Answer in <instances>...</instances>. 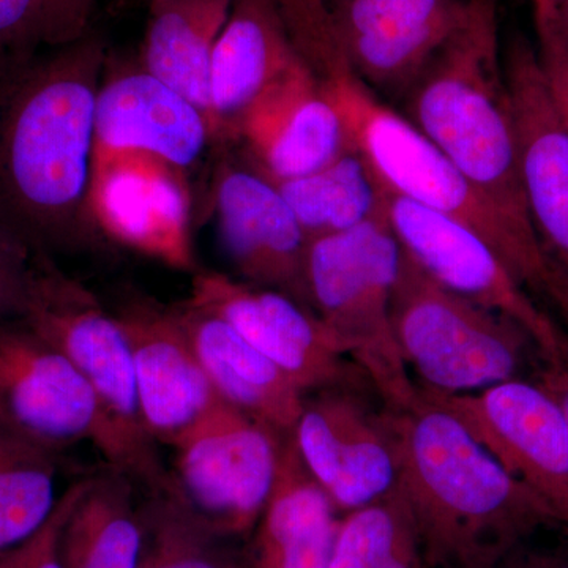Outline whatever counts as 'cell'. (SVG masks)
<instances>
[{
	"label": "cell",
	"instance_id": "603a6c76",
	"mask_svg": "<svg viewBox=\"0 0 568 568\" xmlns=\"http://www.w3.org/2000/svg\"><path fill=\"white\" fill-rule=\"evenodd\" d=\"M260 534L261 568H327L339 521L335 507L283 436L278 469Z\"/></svg>",
	"mask_w": 568,
	"mask_h": 568
},
{
	"label": "cell",
	"instance_id": "4fadbf2b",
	"mask_svg": "<svg viewBox=\"0 0 568 568\" xmlns=\"http://www.w3.org/2000/svg\"><path fill=\"white\" fill-rule=\"evenodd\" d=\"M487 0H332V22L354 73L403 95Z\"/></svg>",
	"mask_w": 568,
	"mask_h": 568
},
{
	"label": "cell",
	"instance_id": "484cf974",
	"mask_svg": "<svg viewBox=\"0 0 568 568\" xmlns=\"http://www.w3.org/2000/svg\"><path fill=\"white\" fill-rule=\"evenodd\" d=\"M275 185L308 241L386 215L387 186L355 148L316 173Z\"/></svg>",
	"mask_w": 568,
	"mask_h": 568
},
{
	"label": "cell",
	"instance_id": "83f0119b",
	"mask_svg": "<svg viewBox=\"0 0 568 568\" xmlns=\"http://www.w3.org/2000/svg\"><path fill=\"white\" fill-rule=\"evenodd\" d=\"M99 0H0V63L84 39Z\"/></svg>",
	"mask_w": 568,
	"mask_h": 568
},
{
	"label": "cell",
	"instance_id": "8d00e7d4",
	"mask_svg": "<svg viewBox=\"0 0 568 568\" xmlns=\"http://www.w3.org/2000/svg\"><path fill=\"white\" fill-rule=\"evenodd\" d=\"M534 9H556V7L564 6L568 0H530Z\"/></svg>",
	"mask_w": 568,
	"mask_h": 568
},
{
	"label": "cell",
	"instance_id": "5b68a950",
	"mask_svg": "<svg viewBox=\"0 0 568 568\" xmlns=\"http://www.w3.org/2000/svg\"><path fill=\"white\" fill-rule=\"evenodd\" d=\"M20 320L88 381L110 428L114 446L110 469L159 495H173V478L142 422L132 349L118 316L84 284L62 272L50 253L39 252Z\"/></svg>",
	"mask_w": 568,
	"mask_h": 568
},
{
	"label": "cell",
	"instance_id": "2e32d148",
	"mask_svg": "<svg viewBox=\"0 0 568 568\" xmlns=\"http://www.w3.org/2000/svg\"><path fill=\"white\" fill-rule=\"evenodd\" d=\"M306 469L334 504L354 511L394 491L396 459L386 417L332 392L305 403L293 429Z\"/></svg>",
	"mask_w": 568,
	"mask_h": 568
},
{
	"label": "cell",
	"instance_id": "6da1fadb",
	"mask_svg": "<svg viewBox=\"0 0 568 568\" xmlns=\"http://www.w3.org/2000/svg\"><path fill=\"white\" fill-rule=\"evenodd\" d=\"M106 63L95 32L0 63V224L39 252L99 235L89 193Z\"/></svg>",
	"mask_w": 568,
	"mask_h": 568
},
{
	"label": "cell",
	"instance_id": "d6a6232c",
	"mask_svg": "<svg viewBox=\"0 0 568 568\" xmlns=\"http://www.w3.org/2000/svg\"><path fill=\"white\" fill-rule=\"evenodd\" d=\"M37 253L0 224V321L20 320Z\"/></svg>",
	"mask_w": 568,
	"mask_h": 568
},
{
	"label": "cell",
	"instance_id": "e575fe53",
	"mask_svg": "<svg viewBox=\"0 0 568 568\" xmlns=\"http://www.w3.org/2000/svg\"><path fill=\"white\" fill-rule=\"evenodd\" d=\"M537 383L556 399L568 424V366H545Z\"/></svg>",
	"mask_w": 568,
	"mask_h": 568
},
{
	"label": "cell",
	"instance_id": "d590c367",
	"mask_svg": "<svg viewBox=\"0 0 568 568\" xmlns=\"http://www.w3.org/2000/svg\"><path fill=\"white\" fill-rule=\"evenodd\" d=\"M534 10H548L551 11L552 17L558 20L559 24L568 31V2L564 6L556 7V9H534Z\"/></svg>",
	"mask_w": 568,
	"mask_h": 568
},
{
	"label": "cell",
	"instance_id": "f546056e",
	"mask_svg": "<svg viewBox=\"0 0 568 568\" xmlns=\"http://www.w3.org/2000/svg\"><path fill=\"white\" fill-rule=\"evenodd\" d=\"M91 478H81L67 488L48 521L28 540L0 555V568H65L61 552L63 529Z\"/></svg>",
	"mask_w": 568,
	"mask_h": 568
},
{
	"label": "cell",
	"instance_id": "52a82bcc",
	"mask_svg": "<svg viewBox=\"0 0 568 568\" xmlns=\"http://www.w3.org/2000/svg\"><path fill=\"white\" fill-rule=\"evenodd\" d=\"M390 320L403 361L424 387L440 394H469L517 379L529 346L536 347L521 325L448 290L405 248Z\"/></svg>",
	"mask_w": 568,
	"mask_h": 568
},
{
	"label": "cell",
	"instance_id": "f1b7e54d",
	"mask_svg": "<svg viewBox=\"0 0 568 568\" xmlns=\"http://www.w3.org/2000/svg\"><path fill=\"white\" fill-rule=\"evenodd\" d=\"M409 517L398 488L369 506L349 511L336 530L327 568H377Z\"/></svg>",
	"mask_w": 568,
	"mask_h": 568
},
{
	"label": "cell",
	"instance_id": "7a4b0ae2",
	"mask_svg": "<svg viewBox=\"0 0 568 568\" xmlns=\"http://www.w3.org/2000/svg\"><path fill=\"white\" fill-rule=\"evenodd\" d=\"M386 422L395 487L426 568H497L538 529L560 526L540 496L424 395L406 409L388 410Z\"/></svg>",
	"mask_w": 568,
	"mask_h": 568
},
{
	"label": "cell",
	"instance_id": "4316f807",
	"mask_svg": "<svg viewBox=\"0 0 568 568\" xmlns=\"http://www.w3.org/2000/svg\"><path fill=\"white\" fill-rule=\"evenodd\" d=\"M55 455L0 426V555L28 540L58 507Z\"/></svg>",
	"mask_w": 568,
	"mask_h": 568
},
{
	"label": "cell",
	"instance_id": "277c9868",
	"mask_svg": "<svg viewBox=\"0 0 568 568\" xmlns=\"http://www.w3.org/2000/svg\"><path fill=\"white\" fill-rule=\"evenodd\" d=\"M496 2L481 3L426 63L402 95L403 115L493 203L537 230L519 171Z\"/></svg>",
	"mask_w": 568,
	"mask_h": 568
},
{
	"label": "cell",
	"instance_id": "d4e9b609",
	"mask_svg": "<svg viewBox=\"0 0 568 568\" xmlns=\"http://www.w3.org/2000/svg\"><path fill=\"white\" fill-rule=\"evenodd\" d=\"M134 481L119 470L92 476L62 534L65 568H138L144 538L133 511Z\"/></svg>",
	"mask_w": 568,
	"mask_h": 568
},
{
	"label": "cell",
	"instance_id": "cb8c5ba5",
	"mask_svg": "<svg viewBox=\"0 0 568 568\" xmlns=\"http://www.w3.org/2000/svg\"><path fill=\"white\" fill-rule=\"evenodd\" d=\"M233 6L234 0H148L138 63L196 104L209 123L213 50Z\"/></svg>",
	"mask_w": 568,
	"mask_h": 568
},
{
	"label": "cell",
	"instance_id": "ac0fdd59",
	"mask_svg": "<svg viewBox=\"0 0 568 568\" xmlns=\"http://www.w3.org/2000/svg\"><path fill=\"white\" fill-rule=\"evenodd\" d=\"M186 175L145 159L119 160L92 171L89 205L103 237L164 265L192 271Z\"/></svg>",
	"mask_w": 568,
	"mask_h": 568
},
{
	"label": "cell",
	"instance_id": "836d02e7",
	"mask_svg": "<svg viewBox=\"0 0 568 568\" xmlns=\"http://www.w3.org/2000/svg\"><path fill=\"white\" fill-rule=\"evenodd\" d=\"M526 544L514 549L497 568H568V549L529 548Z\"/></svg>",
	"mask_w": 568,
	"mask_h": 568
},
{
	"label": "cell",
	"instance_id": "d6986e66",
	"mask_svg": "<svg viewBox=\"0 0 568 568\" xmlns=\"http://www.w3.org/2000/svg\"><path fill=\"white\" fill-rule=\"evenodd\" d=\"M235 141L275 183L316 173L354 149L342 112L304 61L254 104Z\"/></svg>",
	"mask_w": 568,
	"mask_h": 568
},
{
	"label": "cell",
	"instance_id": "9a60e30c",
	"mask_svg": "<svg viewBox=\"0 0 568 568\" xmlns=\"http://www.w3.org/2000/svg\"><path fill=\"white\" fill-rule=\"evenodd\" d=\"M114 315L132 349L138 402L153 443L174 447L223 399L205 375L178 310L129 298Z\"/></svg>",
	"mask_w": 568,
	"mask_h": 568
},
{
	"label": "cell",
	"instance_id": "1f68e13d",
	"mask_svg": "<svg viewBox=\"0 0 568 568\" xmlns=\"http://www.w3.org/2000/svg\"><path fill=\"white\" fill-rule=\"evenodd\" d=\"M534 20L538 65L551 102L568 130V31L548 10H534Z\"/></svg>",
	"mask_w": 568,
	"mask_h": 568
},
{
	"label": "cell",
	"instance_id": "8fae6325",
	"mask_svg": "<svg viewBox=\"0 0 568 568\" xmlns=\"http://www.w3.org/2000/svg\"><path fill=\"white\" fill-rule=\"evenodd\" d=\"M386 219L399 244L448 290L521 325L547 365L568 366V334L473 231L388 190Z\"/></svg>",
	"mask_w": 568,
	"mask_h": 568
},
{
	"label": "cell",
	"instance_id": "8992f818",
	"mask_svg": "<svg viewBox=\"0 0 568 568\" xmlns=\"http://www.w3.org/2000/svg\"><path fill=\"white\" fill-rule=\"evenodd\" d=\"M402 254L403 246L383 215L313 239L305 260L310 308L372 381L388 410L406 409L420 395L392 328V295Z\"/></svg>",
	"mask_w": 568,
	"mask_h": 568
},
{
	"label": "cell",
	"instance_id": "44dd1931",
	"mask_svg": "<svg viewBox=\"0 0 568 568\" xmlns=\"http://www.w3.org/2000/svg\"><path fill=\"white\" fill-rule=\"evenodd\" d=\"M301 61L276 0H234L209 73L212 140H237L254 104Z\"/></svg>",
	"mask_w": 568,
	"mask_h": 568
},
{
	"label": "cell",
	"instance_id": "7c38bea8",
	"mask_svg": "<svg viewBox=\"0 0 568 568\" xmlns=\"http://www.w3.org/2000/svg\"><path fill=\"white\" fill-rule=\"evenodd\" d=\"M186 304L230 324L304 394L342 386L353 377L338 339L313 310L290 295L219 272H201Z\"/></svg>",
	"mask_w": 568,
	"mask_h": 568
},
{
	"label": "cell",
	"instance_id": "ba28073f",
	"mask_svg": "<svg viewBox=\"0 0 568 568\" xmlns=\"http://www.w3.org/2000/svg\"><path fill=\"white\" fill-rule=\"evenodd\" d=\"M283 436L222 403L173 447V496L220 528H250L274 488Z\"/></svg>",
	"mask_w": 568,
	"mask_h": 568
},
{
	"label": "cell",
	"instance_id": "9c48e42d",
	"mask_svg": "<svg viewBox=\"0 0 568 568\" xmlns=\"http://www.w3.org/2000/svg\"><path fill=\"white\" fill-rule=\"evenodd\" d=\"M0 426L55 452L91 443L112 465L106 418L88 381L21 320L0 321Z\"/></svg>",
	"mask_w": 568,
	"mask_h": 568
},
{
	"label": "cell",
	"instance_id": "4dcf8cb0",
	"mask_svg": "<svg viewBox=\"0 0 568 568\" xmlns=\"http://www.w3.org/2000/svg\"><path fill=\"white\" fill-rule=\"evenodd\" d=\"M164 521L160 528L155 549L151 555H141L138 568H219L189 536L190 511L173 495H163Z\"/></svg>",
	"mask_w": 568,
	"mask_h": 568
},
{
	"label": "cell",
	"instance_id": "74e56055",
	"mask_svg": "<svg viewBox=\"0 0 568 568\" xmlns=\"http://www.w3.org/2000/svg\"><path fill=\"white\" fill-rule=\"evenodd\" d=\"M414 568H426L424 560H422V558H418L416 566H414Z\"/></svg>",
	"mask_w": 568,
	"mask_h": 568
},
{
	"label": "cell",
	"instance_id": "3957f363",
	"mask_svg": "<svg viewBox=\"0 0 568 568\" xmlns=\"http://www.w3.org/2000/svg\"><path fill=\"white\" fill-rule=\"evenodd\" d=\"M345 119L354 148L387 190L473 231L518 283L568 323V274L534 227L523 226L478 190L405 115L377 99L338 51L316 71Z\"/></svg>",
	"mask_w": 568,
	"mask_h": 568
},
{
	"label": "cell",
	"instance_id": "7402d4cb",
	"mask_svg": "<svg viewBox=\"0 0 568 568\" xmlns=\"http://www.w3.org/2000/svg\"><path fill=\"white\" fill-rule=\"evenodd\" d=\"M175 310L220 398L280 435L293 433L305 406L294 381L219 316L186 302Z\"/></svg>",
	"mask_w": 568,
	"mask_h": 568
},
{
	"label": "cell",
	"instance_id": "5bb4252c",
	"mask_svg": "<svg viewBox=\"0 0 568 568\" xmlns=\"http://www.w3.org/2000/svg\"><path fill=\"white\" fill-rule=\"evenodd\" d=\"M212 140L196 104L142 69L104 70L97 97L92 171L145 159L186 175Z\"/></svg>",
	"mask_w": 568,
	"mask_h": 568
},
{
	"label": "cell",
	"instance_id": "e0dca14e",
	"mask_svg": "<svg viewBox=\"0 0 568 568\" xmlns=\"http://www.w3.org/2000/svg\"><path fill=\"white\" fill-rule=\"evenodd\" d=\"M216 220L224 252L246 283L308 306V237L274 182L254 168L223 164L215 182ZM310 308V306H308Z\"/></svg>",
	"mask_w": 568,
	"mask_h": 568
},
{
	"label": "cell",
	"instance_id": "30bf717a",
	"mask_svg": "<svg viewBox=\"0 0 568 568\" xmlns=\"http://www.w3.org/2000/svg\"><path fill=\"white\" fill-rule=\"evenodd\" d=\"M420 394L457 418L568 530V424L540 384L517 377L469 394Z\"/></svg>",
	"mask_w": 568,
	"mask_h": 568
},
{
	"label": "cell",
	"instance_id": "ffe728a7",
	"mask_svg": "<svg viewBox=\"0 0 568 568\" xmlns=\"http://www.w3.org/2000/svg\"><path fill=\"white\" fill-rule=\"evenodd\" d=\"M504 71L530 215L568 274V130L549 97L537 51L525 37L508 44Z\"/></svg>",
	"mask_w": 568,
	"mask_h": 568
}]
</instances>
